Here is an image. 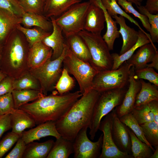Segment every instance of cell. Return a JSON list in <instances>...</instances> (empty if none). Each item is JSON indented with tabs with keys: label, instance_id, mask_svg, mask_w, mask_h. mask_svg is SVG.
Masks as SVG:
<instances>
[{
	"label": "cell",
	"instance_id": "cell-11",
	"mask_svg": "<svg viewBox=\"0 0 158 158\" xmlns=\"http://www.w3.org/2000/svg\"><path fill=\"white\" fill-rule=\"evenodd\" d=\"M111 112L101 121L99 130L103 132L102 152L99 158H134L132 155L120 151L115 144L111 133Z\"/></svg>",
	"mask_w": 158,
	"mask_h": 158
},
{
	"label": "cell",
	"instance_id": "cell-17",
	"mask_svg": "<svg viewBox=\"0 0 158 158\" xmlns=\"http://www.w3.org/2000/svg\"><path fill=\"white\" fill-rule=\"evenodd\" d=\"M52 51L42 41L36 43L31 47L28 52L27 62L32 69L37 68L51 58Z\"/></svg>",
	"mask_w": 158,
	"mask_h": 158
},
{
	"label": "cell",
	"instance_id": "cell-46",
	"mask_svg": "<svg viewBox=\"0 0 158 158\" xmlns=\"http://www.w3.org/2000/svg\"><path fill=\"white\" fill-rule=\"evenodd\" d=\"M26 146V144L20 137L17 141L15 146L5 158H23Z\"/></svg>",
	"mask_w": 158,
	"mask_h": 158
},
{
	"label": "cell",
	"instance_id": "cell-26",
	"mask_svg": "<svg viewBox=\"0 0 158 158\" xmlns=\"http://www.w3.org/2000/svg\"><path fill=\"white\" fill-rule=\"evenodd\" d=\"M138 32V38L137 42L129 50L120 55L116 53L111 54L113 62L111 69L118 68L132 56L137 49L144 44L151 43L149 38L143 32L140 30Z\"/></svg>",
	"mask_w": 158,
	"mask_h": 158
},
{
	"label": "cell",
	"instance_id": "cell-13",
	"mask_svg": "<svg viewBox=\"0 0 158 158\" xmlns=\"http://www.w3.org/2000/svg\"><path fill=\"white\" fill-rule=\"evenodd\" d=\"M111 112L112 117V135L114 143L120 151L132 155L129 128L120 121L114 109Z\"/></svg>",
	"mask_w": 158,
	"mask_h": 158
},
{
	"label": "cell",
	"instance_id": "cell-42",
	"mask_svg": "<svg viewBox=\"0 0 158 158\" xmlns=\"http://www.w3.org/2000/svg\"><path fill=\"white\" fill-rule=\"evenodd\" d=\"M45 0H20V5L25 12L42 15Z\"/></svg>",
	"mask_w": 158,
	"mask_h": 158
},
{
	"label": "cell",
	"instance_id": "cell-57",
	"mask_svg": "<svg viewBox=\"0 0 158 158\" xmlns=\"http://www.w3.org/2000/svg\"><path fill=\"white\" fill-rule=\"evenodd\" d=\"M1 51H0V60H1Z\"/></svg>",
	"mask_w": 158,
	"mask_h": 158
},
{
	"label": "cell",
	"instance_id": "cell-23",
	"mask_svg": "<svg viewBox=\"0 0 158 158\" xmlns=\"http://www.w3.org/2000/svg\"><path fill=\"white\" fill-rule=\"evenodd\" d=\"M90 3L94 4L101 8L104 11L107 24L106 32L102 37L106 43L110 51L114 49L115 41L119 37L120 33L117 26L116 21L113 20L112 17L108 13L103 6L101 0H89Z\"/></svg>",
	"mask_w": 158,
	"mask_h": 158
},
{
	"label": "cell",
	"instance_id": "cell-27",
	"mask_svg": "<svg viewBox=\"0 0 158 158\" xmlns=\"http://www.w3.org/2000/svg\"><path fill=\"white\" fill-rule=\"evenodd\" d=\"M21 24L27 28L33 26L39 28L45 31L51 32L53 30L52 22L42 15L25 12L22 17Z\"/></svg>",
	"mask_w": 158,
	"mask_h": 158
},
{
	"label": "cell",
	"instance_id": "cell-6",
	"mask_svg": "<svg viewBox=\"0 0 158 158\" xmlns=\"http://www.w3.org/2000/svg\"><path fill=\"white\" fill-rule=\"evenodd\" d=\"M68 49L66 44L62 54L59 57L54 60L49 59L40 66L32 69V73L39 80L44 95L54 88L61 74L63 61Z\"/></svg>",
	"mask_w": 158,
	"mask_h": 158
},
{
	"label": "cell",
	"instance_id": "cell-41",
	"mask_svg": "<svg viewBox=\"0 0 158 158\" xmlns=\"http://www.w3.org/2000/svg\"><path fill=\"white\" fill-rule=\"evenodd\" d=\"M134 78L138 80L145 79L158 86V73L154 68L146 67L135 70Z\"/></svg>",
	"mask_w": 158,
	"mask_h": 158
},
{
	"label": "cell",
	"instance_id": "cell-15",
	"mask_svg": "<svg viewBox=\"0 0 158 158\" xmlns=\"http://www.w3.org/2000/svg\"><path fill=\"white\" fill-rule=\"evenodd\" d=\"M105 18L103 10L90 3L86 15L84 30L90 32L101 34L104 28Z\"/></svg>",
	"mask_w": 158,
	"mask_h": 158
},
{
	"label": "cell",
	"instance_id": "cell-40",
	"mask_svg": "<svg viewBox=\"0 0 158 158\" xmlns=\"http://www.w3.org/2000/svg\"><path fill=\"white\" fill-rule=\"evenodd\" d=\"M118 4L121 6L126 13H131L138 18L141 21L143 27L150 32V25L147 17L140 13L136 10L132 6V3L127 0H116Z\"/></svg>",
	"mask_w": 158,
	"mask_h": 158
},
{
	"label": "cell",
	"instance_id": "cell-28",
	"mask_svg": "<svg viewBox=\"0 0 158 158\" xmlns=\"http://www.w3.org/2000/svg\"><path fill=\"white\" fill-rule=\"evenodd\" d=\"M141 87L138 93L134 107L146 104L154 100L158 101V86L143 79H140Z\"/></svg>",
	"mask_w": 158,
	"mask_h": 158
},
{
	"label": "cell",
	"instance_id": "cell-58",
	"mask_svg": "<svg viewBox=\"0 0 158 158\" xmlns=\"http://www.w3.org/2000/svg\"><path fill=\"white\" fill-rule=\"evenodd\" d=\"M18 1H20V0H18Z\"/></svg>",
	"mask_w": 158,
	"mask_h": 158
},
{
	"label": "cell",
	"instance_id": "cell-20",
	"mask_svg": "<svg viewBox=\"0 0 158 158\" xmlns=\"http://www.w3.org/2000/svg\"><path fill=\"white\" fill-rule=\"evenodd\" d=\"M120 26L119 30L123 39V44L119 55H121L130 48L137 42L139 33L138 31L128 26L126 23L123 17L115 15L112 16Z\"/></svg>",
	"mask_w": 158,
	"mask_h": 158
},
{
	"label": "cell",
	"instance_id": "cell-45",
	"mask_svg": "<svg viewBox=\"0 0 158 158\" xmlns=\"http://www.w3.org/2000/svg\"><path fill=\"white\" fill-rule=\"evenodd\" d=\"M14 109V103L11 92L0 96V115L10 114Z\"/></svg>",
	"mask_w": 158,
	"mask_h": 158
},
{
	"label": "cell",
	"instance_id": "cell-1",
	"mask_svg": "<svg viewBox=\"0 0 158 158\" xmlns=\"http://www.w3.org/2000/svg\"><path fill=\"white\" fill-rule=\"evenodd\" d=\"M82 95L79 91L62 95H44L19 109L29 114L36 124L49 121L55 122L64 116Z\"/></svg>",
	"mask_w": 158,
	"mask_h": 158
},
{
	"label": "cell",
	"instance_id": "cell-18",
	"mask_svg": "<svg viewBox=\"0 0 158 158\" xmlns=\"http://www.w3.org/2000/svg\"><path fill=\"white\" fill-rule=\"evenodd\" d=\"M139 48L135 54L126 61L133 66L135 70L146 67L158 51L154 45L151 43L144 44Z\"/></svg>",
	"mask_w": 158,
	"mask_h": 158
},
{
	"label": "cell",
	"instance_id": "cell-8",
	"mask_svg": "<svg viewBox=\"0 0 158 158\" xmlns=\"http://www.w3.org/2000/svg\"><path fill=\"white\" fill-rule=\"evenodd\" d=\"M89 1L75 4L57 18L55 20L61 28L66 37L78 34L84 30Z\"/></svg>",
	"mask_w": 158,
	"mask_h": 158
},
{
	"label": "cell",
	"instance_id": "cell-38",
	"mask_svg": "<svg viewBox=\"0 0 158 158\" xmlns=\"http://www.w3.org/2000/svg\"><path fill=\"white\" fill-rule=\"evenodd\" d=\"M140 13L145 15L147 18L150 25V32L151 40L153 43L158 42V13L152 14L148 12L141 5L137 6Z\"/></svg>",
	"mask_w": 158,
	"mask_h": 158
},
{
	"label": "cell",
	"instance_id": "cell-29",
	"mask_svg": "<svg viewBox=\"0 0 158 158\" xmlns=\"http://www.w3.org/2000/svg\"><path fill=\"white\" fill-rule=\"evenodd\" d=\"M73 152V142L61 136L56 139L47 158H68Z\"/></svg>",
	"mask_w": 158,
	"mask_h": 158
},
{
	"label": "cell",
	"instance_id": "cell-55",
	"mask_svg": "<svg viewBox=\"0 0 158 158\" xmlns=\"http://www.w3.org/2000/svg\"><path fill=\"white\" fill-rule=\"evenodd\" d=\"M135 1H137V2L140 3L141 2H142L143 0H135Z\"/></svg>",
	"mask_w": 158,
	"mask_h": 158
},
{
	"label": "cell",
	"instance_id": "cell-48",
	"mask_svg": "<svg viewBox=\"0 0 158 158\" xmlns=\"http://www.w3.org/2000/svg\"><path fill=\"white\" fill-rule=\"evenodd\" d=\"M10 114L0 116V138L6 131L11 129Z\"/></svg>",
	"mask_w": 158,
	"mask_h": 158
},
{
	"label": "cell",
	"instance_id": "cell-9",
	"mask_svg": "<svg viewBox=\"0 0 158 158\" xmlns=\"http://www.w3.org/2000/svg\"><path fill=\"white\" fill-rule=\"evenodd\" d=\"M23 36V34L16 29L4 43L1 51V60L6 59L10 66L15 69L18 68L21 66L25 57Z\"/></svg>",
	"mask_w": 158,
	"mask_h": 158
},
{
	"label": "cell",
	"instance_id": "cell-49",
	"mask_svg": "<svg viewBox=\"0 0 158 158\" xmlns=\"http://www.w3.org/2000/svg\"><path fill=\"white\" fill-rule=\"evenodd\" d=\"M145 8L150 13H158V0H147Z\"/></svg>",
	"mask_w": 158,
	"mask_h": 158
},
{
	"label": "cell",
	"instance_id": "cell-59",
	"mask_svg": "<svg viewBox=\"0 0 158 158\" xmlns=\"http://www.w3.org/2000/svg\"></svg>",
	"mask_w": 158,
	"mask_h": 158
},
{
	"label": "cell",
	"instance_id": "cell-47",
	"mask_svg": "<svg viewBox=\"0 0 158 158\" xmlns=\"http://www.w3.org/2000/svg\"><path fill=\"white\" fill-rule=\"evenodd\" d=\"M13 82L11 78L7 76L0 82V96L12 92L13 90Z\"/></svg>",
	"mask_w": 158,
	"mask_h": 158
},
{
	"label": "cell",
	"instance_id": "cell-4",
	"mask_svg": "<svg viewBox=\"0 0 158 158\" xmlns=\"http://www.w3.org/2000/svg\"><path fill=\"white\" fill-rule=\"evenodd\" d=\"M78 34L89 49L92 58L91 65L99 72L111 69L113 62L110 51L101 34L84 30Z\"/></svg>",
	"mask_w": 158,
	"mask_h": 158
},
{
	"label": "cell",
	"instance_id": "cell-54",
	"mask_svg": "<svg viewBox=\"0 0 158 158\" xmlns=\"http://www.w3.org/2000/svg\"><path fill=\"white\" fill-rule=\"evenodd\" d=\"M128 1H129L132 2V3L135 4L137 6H140L141 5V4L140 3H139L137 1H135V0H127Z\"/></svg>",
	"mask_w": 158,
	"mask_h": 158
},
{
	"label": "cell",
	"instance_id": "cell-44",
	"mask_svg": "<svg viewBox=\"0 0 158 158\" xmlns=\"http://www.w3.org/2000/svg\"><path fill=\"white\" fill-rule=\"evenodd\" d=\"M20 136L12 132L8 133L0 141V158L11 148Z\"/></svg>",
	"mask_w": 158,
	"mask_h": 158
},
{
	"label": "cell",
	"instance_id": "cell-51",
	"mask_svg": "<svg viewBox=\"0 0 158 158\" xmlns=\"http://www.w3.org/2000/svg\"><path fill=\"white\" fill-rule=\"evenodd\" d=\"M151 63L147 64V67L154 68L157 70H158V51H157L152 60Z\"/></svg>",
	"mask_w": 158,
	"mask_h": 158
},
{
	"label": "cell",
	"instance_id": "cell-36",
	"mask_svg": "<svg viewBox=\"0 0 158 158\" xmlns=\"http://www.w3.org/2000/svg\"><path fill=\"white\" fill-rule=\"evenodd\" d=\"M144 136L149 143L154 149L158 147V124L154 121L140 125Z\"/></svg>",
	"mask_w": 158,
	"mask_h": 158
},
{
	"label": "cell",
	"instance_id": "cell-21",
	"mask_svg": "<svg viewBox=\"0 0 158 158\" xmlns=\"http://www.w3.org/2000/svg\"><path fill=\"white\" fill-rule=\"evenodd\" d=\"M66 38V43L74 56L79 59L91 64L92 58L89 49L78 33Z\"/></svg>",
	"mask_w": 158,
	"mask_h": 158
},
{
	"label": "cell",
	"instance_id": "cell-37",
	"mask_svg": "<svg viewBox=\"0 0 158 158\" xmlns=\"http://www.w3.org/2000/svg\"><path fill=\"white\" fill-rule=\"evenodd\" d=\"M130 113L140 125L154 121L148 103L134 107Z\"/></svg>",
	"mask_w": 158,
	"mask_h": 158
},
{
	"label": "cell",
	"instance_id": "cell-35",
	"mask_svg": "<svg viewBox=\"0 0 158 158\" xmlns=\"http://www.w3.org/2000/svg\"><path fill=\"white\" fill-rule=\"evenodd\" d=\"M75 81L71 76L69 73L63 68L61 74L54 88L57 90L59 94L62 95L70 92L75 86Z\"/></svg>",
	"mask_w": 158,
	"mask_h": 158
},
{
	"label": "cell",
	"instance_id": "cell-56",
	"mask_svg": "<svg viewBox=\"0 0 158 158\" xmlns=\"http://www.w3.org/2000/svg\"><path fill=\"white\" fill-rule=\"evenodd\" d=\"M2 44L0 42V51H1L2 46Z\"/></svg>",
	"mask_w": 158,
	"mask_h": 158
},
{
	"label": "cell",
	"instance_id": "cell-16",
	"mask_svg": "<svg viewBox=\"0 0 158 158\" xmlns=\"http://www.w3.org/2000/svg\"><path fill=\"white\" fill-rule=\"evenodd\" d=\"M50 18L52 24V30L42 42L52 49V53L51 60H54L62 54L66 43L63 36L62 30L56 23L55 18L53 17Z\"/></svg>",
	"mask_w": 158,
	"mask_h": 158
},
{
	"label": "cell",
	"instance_id": "cell-30",
	"mask_svg": "<svg viewBox=\"0 0 158 158\" xmlns=\"http://www.w3.org/2000/svg\"><path fill=\"white\" fill-rule=\"evenodd\" d=\"M11 93L16 109H18L28 102L36 100L45 95L41 90L30 89L13 90Z\"/></svg>",
	"mask_w": 158,
	"mask_h": 158
},
{
	"label": "cell",
	"instance_id": "cell-3",
	"mask_svg": "<svg viewBox=\"0 0 158 158\" xmlns=\"http://www.w3.org/2000/svg\"><path fill=\"white\" fill-rule=\"evenodd\" d=\"M128 87L115 89L102 92L95 105L90 123L89 135L93 140L96 136L102 119L123 101Z\"/></svg>",
	"mask_w": 158,
	"mask_h": 158
},
{
	"label": "cell",
	"instance_id": "cell-43",
	"mask_svg": "<svg viewBox=\"0 0 158 158\" xmlns=\"http://www.w3.org/2000/svg\"><path fill=\"white\" fill-rule=\"evenodd\" d=\"M0 8L21 18L25 12L18 0H0Z\"/></svg>",
	"mask_w": 158,
	"mask_h": 158
},
{
	"label": "cell",
	"instance_id": "cell-12",
	"mask_svg": "<svg viewBox=\"0 0 158 158\" xmlns=\"http://www.w3.org/2000/svg\"><path fill=\"white\" fill-rule=\"evenodd\" d=\"M134 68L130 69L128 88L121 104L116 107L115 112L119 118L130 113L134 107L137 95L141 87L140 80L134 77Z\"/></svg>",
	"mask_w": 158,
	"mask_h": 158
},
{
	"label": "cell",
	"instance_id": "cell-7",
	"mask_svg": "<svg viewBox=\"0 0 158 158\" xmlns=\"http://www.w3.org/2000/svg\"><path fill=\"white\" fill-rule=\"evenodd\" d=\"M131 67L125 61L116 69L98 72L93 79L92 89L101 93L126 87Z\"/></svg>",
	"mask_w": 158,
	"mask_h": 158
},
{
	"label": "cell",
	"instance_id": "cell-19",
	"mask_svg": "<svg viewBox=\"0 0 158 158\" xmlns=\"http://www.w3.org/2000/svg\"><path fill=\"white\" fill-rule=\"evenodd\" d=\"M21 21V18L0 8V42L2 45Z\"/></svg>",
	"mask_w": 158,
	"mask_h": 158
},
{
	"label": "cell",
	"instance_id": "cell-39",
	"mask_svg": "<svg viewBox=\"0 0 158 158\" xmlns=\"http://www.w3.org/2000/svg\"><path fill=\"white\" fill-rule=\"evenodd\" d=\"M13 90L30 89L42 91L40 84L34 77L29 75H25L13 81Z\"/></svg>",
	"mask_w": 158,
	"mask_h": 158
},
{
	"label": "cell",
	"instance_id": "cell-31",
	"mask_svg": "<svg viewBox=\"0 0 158 158\" xmlns=\"http://www.w3.org/2000/svg\"><path fill=\"white\" fill-rule=\"evenodd\" d=\"M129 132L131 140L132 155L134 158H150L155 150L140 140L129 128Z\"/></svg>",
	"mask_w": 158,
	"mask_h": 158
},
{
	"label": "cell",
	"instance_id": "cell-32",
	"mask_svg": "<svg viewBox=\"0 0 158 158\" xmlns=\"http://www.w3.org/2000/svg\"><path fill=\"white\" fill-rule=\"evenodd\" d=\"M101 0L103 6L110 16L112 17L114 15L119 14L126 18L131 23L138 26L140 30L143 32L151 42L150 35L145 31L137 21L121 8L117 3L116 0Z\"/></svg>",
	"mask_w": 158,
	"mask_h": 158
},
{
	"label": "cell",
	"instance_id": "cell-33",
	"mask_svg": "<svg viewBox=\"0 0 158 158\" xmlns=\"http://www.w3.org/2000/svg\"><path fill=\"white\" fill-rule=\"evenodd\" d=\"M17 29L23 34L30 47L36 43L42 41L51 32L45 31L38 27L33 28H26L21 24L18 26Z\"/></svg>",
	"mask_w": 158,
	"mask_h": 158
},
{
	"label": "cell",
	"instance_id": "cell-5",
	"mask_svg": "<svg viewBox=\"0 0 158 158\" xmlns=\"http://www.w3.org/2000/svg\"><path fill=\"white\" fill-rule=\"evenodd\" d=\"M63 67L75 77L82 95L92 89L93 79L99 71L90 63L77 58L69 49L63 59Z\"/></svg>",
	"mask_w": 158,
	"mask_h": 158
},
{
	"label": "cell",
	"instance_id": "cell-2",
	"mask_svg": "<svg viewBox=\"0 0 158 158\" xmlns=\"http://www.w3.org/2000/svg\"><path fill=\"white\" fill-rule=\"evenodd\" d=\"M101 92L92 89L82 95L62 117L55 122L63 137L73 142L79 131L89 128L95 104Z\"/></svg>",
	"mask_w": 158,
	"mask_h": 158
},
{
	"label": "cell",
	"instance_id": "cell-50",
	"mask_svg": "<svg viewBox=\"0 0 158 158\" xmlns=\"http://www.w3.org/2000/svg\"><path fill=\"white\" fill-rule=\"evenodd\" d=\"M148 104L153 116L154 121L158 124V101H153Z\"/></svg>",
	"mask_w": 158,
	"mask_h": 158
},
{
	"label": "cell",
	"instance_id": "cell-53",
	"mask_svg": "<svg viewBox=\"0 0 158 158\" xmlns=\"http://www.w3.org/2000/svg\"><path fill=\"white\" fill-rule=\"evenodd\" d=\"M6 76L5 73L0 71V82Z\"/></svg>",
	"mask_w": 158,
	"mask_h": 158
},
{
	"label": "cell",
	"instance_id": "cell-10",
	"mask_svg": "<svg viewBox=\"0 0 158 158\" xmlns=\"http://www.w3.org/2000/svg\"><path fill=\"white\" fill-rule=\"evenodd\" d=\"M87 127L78 133L73 142L74 158H97L100 155L103 133L95 142L90 141L87 135Z\"/></svg>",
	"mask_w": 158,
	"mask_h": 158
},
{
	"label": "cell",
	"instance_id": "cell-22",
	"mask_svg": "<svg viewBox=\"0 0 158 158\" xmlns=\"http://www.w3.org/2000/svg\"><path fill=\"white\" fill-rule=\"evenodd\" d=\"M12 132L21 135L25 130L35 126L33 118L27 113L19 109H14L10 113Z\"/></svg>",
	"mask_w": 158,
	"mask_h": 158
},
{
	"label": "cell",
	"instance_id": "cell-24",
	"mask_svg": "<svg viewBox=\"0 0 158 158\" xmlns=\"http://www.w3.org/2000/svg\"><path fill=\"white\" fill-rule=\"evenodd\" d=\"M82 0H45L42 15L48 18L58 17L73 5Z\"/></svg>",
	"mask_w": 158,
	"mask_h": 158
},
{
	"label": "cell",
	"instance_id": "cell-52",
	"mask_svg": "<svg viewBox=\"0 0 158 158\" xmlns=\"http://www.w3.org/2000/svg\"><path fill=\"white\" fill-rule=\"evenodd\" d=\"M152 154L150 158H158V147L155 149Z\"/></svg>",
	"mask_w": 158,
	"mask_h": 158
},
{
	"label": "cell",
	"instance_id": "cell-34",
	"mask_svg": "<svg viewBox=\"0 0 158 158\" xmlns=\"http://www.w3.org/2000/svg\"><path fill=\"white\" fill-rule=\"evenodd\" d=\"M120 121L128 127L141 141L147 144L154 150L146 140L141 126L137 120L130 113L119 118Z\"/></svg>",
	"mask_w": 158,
	"mask_h": 158
},
{
	"label": "cell",
	"instance_id": "cell-14",
	"mask_svg": "<svg viewBox=\"0 0 158 158\" xmlns=\"http://www.w3.org/2000/svg\"><path fill=\"white\" fill-rule=\"evenodd\" d=\"M52 136L56 139L61 136L58 131L55 122L49 121L38 125L27 131H24L20 137L27 145L45 137Z\"/></svg>",
	"mask_w": 158,
	"mask_h": 158
},
{
	"label": "cell",
	"instance_id": "cell-25",
	"mask_svg": "<svg viewBox=\"0 0 158 158\" xmlns=\"http://www.w3.org/2000/svg\"><path fill=\"white\" fill-rule=\"evenodd\" d=\"M54 143L52 139L41 143H30L26 145L23 158H47Z\"/></svg>",
	"mask_w": 158,
	"mask_h": 158
}]
</instances>
